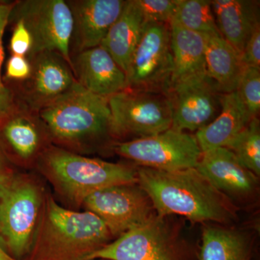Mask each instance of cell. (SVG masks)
<instances>
[{
	"mask_svg": "<svg viewBox=\"0 0 260 260\" xmlns=\"http://www.w3.org/2000/svg\"><path fill=\"white\" fill-rule=\"evenodd\" d=\"M138 183L160 216L181 215L193 222L228 223L237 217L235 205L196 168L156 170L138 168Z\"/></svg>",
	"mask_w": 260,
	"mask_h": 260,
	"instance_id": "obj_1",
	"label": "cell"
},
{
	"mask_svg": "<svg viewBox=\"0 0 260 260\" xmlns=\"http://www.w3.org/2000/svg\"><path fill=\"white\" fill-rule=\"evenodd\" d=\"M113 239L96 215L66 209L47 194L30 251L22 260H88Z\"/></svg>",
	"mask_w": 260,
	"mask_h": 260,
	"instance_id": "obj_2",
	"label": "cell"
},
{
	"mask_svg": "<svg viewBox=\"0 0 260 260\" xmlns=\"http://www.w3.org/2000/svg\"><path fill=\"white\" fill-rule=\"evenodd\" d=\"M37 112L47 133L61 144L86 149L112 137L109 99L92 93L78 82Z\"/></svg>",
	"mask_w": 260,
	"mask_h": 260,
	"instance_id": "obj_3",
	"label": "cell"
},
{
	"mask_svg": "<svg viewBox=\"0 0 260 260\" xmlns=\"http://www.w3.org/2000/svg\"><path fill=\"white\" fill-rule=\"evenodd\" d=\"M40 165L58 190L78 205L104 188L138 183L137 170L127 166L88 158L63 148L46 149Z\"/></svg>",
	"mask_w": 260,
	"mask_h": 260,
	"instance_id": "obj_4",
	"label": "cell"
},
{
	"mask_svg": "<svg viewBox=\"0 0 260 260\" xmlns=\"http://www.w3.org/2000/svg\"><path fill=\"white\" fill-rule=\"evenodd\" d=\"M43 198L30 177L10 176L0 184V244L15 259H23L30 251Z\"/></svg>",
	"mask_w": 260,
	"mask_h": 260,
	"instance_id": "obj_5",
	"label": "cell"
},
{
	"mask_svg": "<svg viewBox=\"0 0 260 260\" xmlns=\"http://www.w3.org/2000/svg\"><path fill=\"white\" fill-rule=\"evenodd\" d=\"M167 217L158 214L89 256L88 260H198Z\"/></svg>",
	"mask_w": 260,
	"mask_h": 260,
	"instance_id": "obj_6",
	"label": "cell"
},
{
	"mask_svg": "<svg viewBox=\"0 0 260 260\" xmlns=\"http://www.w3.org/2000/svg\"><path fill=\"white\" fill-rule=\"evenodd\" d=\"M112 138H148L172 128L170 102L164 93L126 88L109 98Z\"/></svg>",
	"mask_w": 260,
	"mask_h": 260,
	"instance_id": "obj_7",
	"label": "cell"
},
{
	"mask_svg": "<svg viewBox=\"0 0 260 260\" xmlns=\"http://www.w3.org/2000/svg\"><path fill=\"white\" fill-rule=\"evenodd\" d=\"M173 73L170 24L145 22L126 73V88L166 94Z\"/></svg>",
	"mask_w": 260,
	"mask_h": 260,
	"instance_id": "obj_8",
	"label": "cell"
},
{
	"mask_svg": "<svg viewBox=\"0 0 260 260\" xmlns=\"http://www.w3.org/2000/svg\"><path fill=\"white\" fill-rule=\"evenodd\" d=\"M21 21L30 32L32 49L28 57L54 51L71 66L70 42L73 34V15L64 0H23L13 4L10 18ZM9 18V19H10Z\"/></svg>",
	"mask_w": 260,
	"mask_h": 260,
	"instance_id": "obj_9",
	"label": "cell"
},
{
	"mask_svg": "<svg viewBox=\"0 0 260 260\" xmlns=\"http://www.w3.org/2000/svg\"><path fill=\"white\" fill-rule=\"evenodd\" d=\"M114 149L142 167L167 172L196 168L203 155L195 135L172 128L148 138L116 143Z\"/></svg>",
	"mask_w": 260,
	"mask_h": 260,
	"instance_id": "obj_10",
	"label": "cell"
},
{
	"mask_svg": "<svg viewBox=\"0 0 260 260\" xmlns=\"http://www.w3.org/2000/svg\"><path fill=\"white\" fill-rule=\"evenodd\" d=\"M83 205L102 219L114 239L140 226L157 214L148 194L138 183L100 189L88 196Z\"/></svg>",
	"mask_w": 260,
	"mask_h": 260,
	"instance_id": "obj_11",
	"label": "cell"
},
{
	"mask_svg": "<svg viewBox=\"0 0 260 260\" xmlns=\"http://www.w3.org/2000/svg\"><path fill=\"white\" fill-rule=\"evenodd\" d=\"M172 112V129L198 132L221 110L223 93L208 75L171 84L166 93Z\"/></svg>",
	"mask_w": 260,
	"mask_h": 260,
	"instance_id": "obj_12",
	"label": "cell"
},
{
	"mask_svg": "<svg viewBox=\"0 0 260 260\" xmlns=\"http://www.w3.org/2000/svg\"><path fill=\"white\" fill-rule=\"evenodd\" d=\"M31 73L23 81L24 105L38 112L68 92L75 83L68 61L54 51H44L28 57Z\"/></svg>",
	"mask_w": 260,
	"mask_h": 260,
	"instance_id": "obj_13",
	"label": "cell"
},
{
	"mask_svg": "<svg viewBox=\"0 0 260 260\" xmlns=\"http://www.w3.org/2000/svg\"><path fill=\"white\" fill-rule=\"evenodd\" d=\"M73 15L71 44L75 54L99 47L124 9V0L67 2Z\"/></svg>",
	"mask_w": 260,
	"mask_h": 260,
	"instance_id": "obj_14",
	"label": "cell"
},
{
	"mask_svg": "<svg viewBox=\"0 0 260 260\" xmlns=\"http://www.w3.org/2000/svg\"><path fill=\"white\" fill-rule=\"evenodd\" d=\"M71 68L77 82L95 95L109 99L126 88L125 73L101 45L72 56Z\"/></svg>",
	"mask_w": 260,
	"mask_h": 260,
	"instance_id": "obj_15",
	"label": "cell"
},
{
	"mask_svg": "<svg viewBox=\"0 0 260 260\" xmlns=\"http://www.w3.org/2000/svg\"><path fill=\"white\" fill-rule=\"evenodd\" d=\"M196 169L228 197L248 198L257 189L258 177L227 148H215L203 153Z\"/></svg>",
	"mask_w": 260,
	"mask_h": 260,
	"instance_id": "obj_16",
	"label": "cell"
},
{
	"mask_svg": "<svg viewBox=\"0 0 260 260\" xmlns=\"http://www.w3.org/2000/svg\"><path fill=\"white\" fill-rule=\"evenodd\" d=\"M211 3L220 36L242 54L251 32L260 25L259 2L214 0Z\"/></svg>",
	"mask_w": 260,
	"mask_h": 260,
	"instance_id": "obj_17",
	"label": "cell"
},
{
	"mask_svg": "<svg viewBox=\"0 0 260 260\" xmlns=\"http://www.w3.org/2000/svg\"><path fill=\"white\" fill-rule=\"evenodd\" d=\"M237 92L223 93L220 114L208 125L195 133L202 152L225 148L251 120Z\"/></svg>",
	"mask_w": 260,
	"mask_h": 260,
	"instance_id": "obj_18",
	"label": "cell"
},
{
	"mask_svg": "<svg viewBox=\"0 0 260 260\" xmlns=\"http://www.w3.org/2000/svg\"><path fill=\"white\" fill-rule=\"evenodd\" d=\"M169 24L174 60L172 83L207 75L205 35L188 30L173 20Z\"/></svg>",
	"mask_w": 260,
	"mask_h": 260,
	"instance_id": "obj_19",
	"label": "cell"
},
{
	"mask_svg": "<svg viewBox=\"0 0 260 260\" xmlns=\"http://www.w3.org/2000/svg\"><path fill=\"white\" fill-rule=\"evenodd\" d=\"M144 23L136 0L126 1L121 15L101 44L125 74L139 42Z\"/></svg>",
	"mask_w": 260,
	"mask_h": 260,
	"instance_id": "obj_20",
	"label": "cell"
},
{
	"mask_svg": "<svg viewBox=\"0 0 260 260\" xmlns=\"http://www.w3.org/2000/svg\"><path fill=\"white\" fill-rule=\"evenodd\" d=\"M205 37L207 75L222 93L235 91L244 69L241 54L220 34Z\"/></svg>",
	"mask_w": 260,
	"mask_h": 260,
	"instance_id": "obj_21",
	"label": "cell"
},
{
	"mask_svg": "<svg viewBox=\"0 0 260 260\" xmlns=\"http://www.w3.org/2000/svg\"><path fill=\"white\" fill-rule=\"evenodd\" d=\"M253 243L246 233L209 225L203 233L198 260H251Z\"/></svg>",
	"mask_w": 260,
	"mask_h": 260,
	"instance_id": "obj_22",
	"label": "cell"
},
{
	"mask_svg": "<svg viewBox=\"0 0 260 260\" xmlns=\"http://www.w3.org/2000/svg\"><path fill=\"white\" fill-rule=\"evenodd\" d=\"M8 121L3 128L7 141L15 153L23 160L32 158L41 145L42 124L37 112L23 104L21 110H15L7 116Z\"/></svg>",
	"mask_w": 260,
	"mask_h": 260,
	"instance_id": "obj_23",
	"label": "cell"
},
{
	"mask_svg": "<svg viewBox=\"0 0 260 260\" xmlns=\"http://www.w3.org/2000/svg\"><path fill=\"white\" fill-rule=\"evenodd\" d=\"M173 20L188 30L203 35L220 34L209 0H178Z\"/></svg>",
	"mask_w": 260,
	"mask_h": 260,
	"instance_id": "obj_24",
	"label": "cell"
},
{
	"mask_svg": "<svg viewBox=\"0 0 260 260\" xmlns=\"http://www.w3.org/2000/svg\"><path fill=\"white\" fill-rule=\"evenodd\" d=\"M225 148L232 150L243 165L256 177L260 175V124L253 118Z\"/></svg>",
	"mask_w": 260,
	"mask_h": 260,
	"instance_id": "obj_25",
	"label": "cell"
},
{
	"mask_svg": "<svg viewBox=\"0 0 260 260\" xmlns=\"http://www.w3.org/2000/svg\"><path fill=\"white\" fill-rule=\"evenodd\" d=\"M236 91L251 118L257 117L260 110V70L244 68Z\"/></svg>",
	"mask_w": 260,
	"mask_h": 260,
	"instance_id": "obj_26",
	"label": "cell"
},
{
	"mask_svg": "<svg viewBox=\"0 0 260 260\" xmlns=\"http://www.w3.org/2000/svg\"><path fill=\"white\" fill-rule=\"evenodd\" d=\"M144 22L170 23L175 15L178 0H136Z\"/></svg>",
	"mask_w": 260,
	"mask_h": 260,
	"instance_id": "obj_27",
	"label": "cell"
},
{
	"mask_svg": "<svg viewBox=\"0 0 260 260\" xmlns=\"http://www.w3.org/2000/svg\"><path fill=\"white\" fill-rule=\"evenodd\" d=\"M13 4H0V121L4 120L15 109L13 93L2 81L1 68L4 58L3 34L9 21Z\"/></svg>",
	"mask_w": 260,
	"mask_h": 260,
	"instance_id": "obj_28",
	"label": "cell"
},
{
	"mask_svg": "<svg viewBox=\"0 0 260 260\" xmlns=\"http://www.w3.org/2000/svg\"><path fill=\"white\" fill-rule=\"evenodd\" d=\"M30 32L21 21H15V26L10 40V50L13 55L26 56L32 49Z\"/></svg>",
	"mask_w": 260,
	"mask_h": 260,
	"instance_id": "obj_29",
	"label": "cell"
},
{
	"mask_svg": "<svg viewBox=\"0 0 260 260\" xmlns=\"http://www.w3.org/2000/svg\"><path fill=\"white\" fill-rule=\"evenodd\" d=\"M241 58L244 68L260 70V25L251 32L241 54Z\"/></svg>",
	"mask_w": 260,
	"mask_h": 260,
	"instance_id": "obj_30",
	"label": "cell"
},
{
	"mask_svg": "<svg viewBox=\"0 0 260 260\" xmlns=\"http://www.w3.org/2000/svg\"><path fill=\"white\" fill-rule=\"evenodd\" d=\"M31 73V65L26 56L13 55L7 64V76L13 80L28 79Z\"/></svg>",
	"mask_w": 260,
	"mask_h": 260,
	"instance_id": "obj_31",
	"label": "cell"
},
{
	"mask_svg": "<svg viewBox=\"0 0 260 260\" xmlns=\"http://www.w3.org/2000/svg\"><path fill=\"white\" fill-rule=\"evenodd\" d=\"M9 172L5 166L4 160H3V155L0 153V184L4 182L7 179H9L10 177Z\"/></svg>",
	"mask_w": 260,
	"mask_h": 260,
	"instance_id": "obj_32",
	"label": "cell"
},
{
	"mask_svg": "<svg viewBox=\"0 0 260 260\" xmlns=\"http://www.w3.org/2000/svg\"><path fill=\"white\" fill-rule=\"evenodd\" d=\"M0 260H18L10 256L0 244Z\"/></svg>",
	"mask_w": 260,
	"mask_h": 260,
	"instance_id": "obj_33",
	"label": "cell"
},
{
	"mask_svg": "<svg viewBox=\"0 0 260 260\" xmlns=\"http://www.w3.org/2000/svg\"><path fill=\"white\" fill-rule=\"evenodd\" d=\"M100 260H104V259H100Z\"/></svg>",
	"mask_w": 260,
	"mask_h": 260,
	"instance_id": "obj_34",
	"label": "cell"
}]
</instances>
